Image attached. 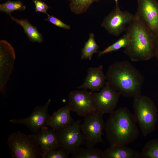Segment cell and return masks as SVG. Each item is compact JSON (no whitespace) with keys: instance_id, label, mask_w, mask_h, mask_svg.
<instances>
[{"instance_id":"obj_1","label":"cell","mask_w":158,"mask_h":158,"mask_svg":"<svg viewBox=\"0 0 158 158\" xmlns=\"http://www.w3.org/2000/svg\"><path fill=\"white\" fill-rule=\"evenodd\" d=\"M106 81L123 96L133 98L141 95L144 78L130 62H115L109 66Z\"/></svg>"},{"instance_id":"obj_2","label":"cell","mask_w":158,"mask_h":158,"mask_svg":"<svg viewBox=\"0 0 158 158\" xmlns=\"http://www.w3.org/2000/svg\"><path fill=\"white\" fill-rule=\"evenodd\" d=\"M105 123L106 138L110 146L124 145L136 140L139 130L134 114L126 107L114 110Z\"/></svg>"},{"instance_id":"obj_3","label":"cell","mask_w":158,"mask_h":158,"mask_svg":"<svg viewBox=\"0 0 158 158\" xmlns=\"http://www.w3.org/2000/svg\"><path fill=\"white\" fill-rule=\"evenodd\" d=\"M126 32L129 42L123 52L131 61H145L154 57L155 37L135 17Z\"/></svg>"},{"instance_id":"obj_4","label":"cell","mask_w":158,"mask_h":158,"mask_svg":"<svg viewBox=\"0 0 158 158\" xmlns=\"http://www.w3.org/2000/svg\"><path fill=\"white\" fill-rule=\"evenodd\" d=\"M134 116L144 136L154 131L158 119V110L149 97L141 95L133 98Z\"/></svg>"},{"instance_id":"obj_5","label":"cell","mask_w":158,"mask_h":158,"mask_svg":"<svg viewBox=\"0 0 158 158\" xmlns=\"http://www.w3.org/2000/svg\"><path fill=\"white\" fill-rule=\"evenodd\" d=\"M7 143L13 158H42V153L32 134L17 131L9 135Z\"/></svg>"},{"instance_id":"obj_6","label":"cell","mask_w":158,"mask_h":158,"mask_svg":"<svg viewBox=\"0 0 158 158\" xmlns=\"http://www.w3.org/2000/svg\"><path fill=\"white\" fill-rule=\"evenodd\" d=\"M104 114L97 111L84 117V121L80 123V127L87 148H93L98 143L104 142L102 137L105 125Z\"/></svg>"},{"instance_id":"obj_7","label":"cell","mask_w":158,"mask_h":158,"mask_svg":"<svg viewBox=\"0 0 158 158\" xmlns=\"http://www.w3.org/2000/svg\"><path fill=\"white\" fill-rule=\"evenodd\" d=\"M81 121H74L71 125L56 130L60 148L68 154H74L85 145V142L80 128Z\"/></svg>"},{"instance_id":"obj_8","label":"cell","mask_w":158,"mask_h":158,"mask_svg":"<svg viewBox=\"0 0 158 158\" xmlns=\"http://www.w3.org/2000/svg\"><path fill=\"white\" fill-rule=\"evenodd\" d=\"M135 18L155 37L158 35V1L138 0Z\"/></svg>"},{"instance_id":"obj_9","label":"cell","mask_w":158,"mask_h":158,"mask_svg":"<svg viewBox=\"0 0 158 158\" xmlns=\"http://www.w3.org/2000/svg\"><path fill=\"white\" fill-rule=\"evenodd\" d=\"M135 18V15L116 8L104 18L101 25L109 34L117 37L126 31V26Z\"/></svg>"},{"instance_id":"obj_10","label":"cell","mask_w":158,"mask_h":158,"mask_svg":"<svg viewBox=\"0 0 158 158\" xmlns=\"http://www.w3.org/2000/svg\"><path fill=\"white\" fill-rule=\"evenodd\" d=\"M92 93L85 89L71 91L69 94L67 104L71 111L83 117L88 114L96 112Z\"/></svg>"},{"instance_id":"obj_11","label":"cell","mask_w":158,"mask_h":158,"mask_svg":"<svg viewBox=\"0 0 158 158\" xmlns=\"http://www.w3.org/2000/svg\"><path fill=\"white\" fill-rule=\"evenodd\" d=\"M120 95L106 81L99 91L93 92V101L97 111L104 114L112 113L117 106Z\"/></svg>"},{"instance_id":"obj_12","label":"cell","mask_w":158,"mask_h":158,"mask_svg":"<svg viewBox=\"0 0 158 158\" xmlns=\"http://www.w3.org/2000/svg\"><path fill=\"white\" fill-rule=\"evenodd\" d=\"M16 58L14 49L9 43L0 41V91L4 93L6 85L13 67Z\"/></svg>"},{"instance_id":"obj_13","label":"cell","mask_w":158,"mask_h":158,"mask_svg":"<svg viewBox=\"0 0 158 158\" xmlns=\"http://www.w3.org/2000/svg\"><path fill=\"white\" fill-rule=\"evenodd\" d=\"M51 100L49 99L44 105L34 108L30 115L20 119H12L10 122L14 124L23 125L31 131L36 133L45 126L48 117V109Z\"/></svg>"},{"instance_id":"obj_14","label":"cell","mask_w":158,"mask_h":158,"mask_svg":"<svg viewBox=\"0 0 158 158\" xmlns=\"http://www.w3.org/2000/svg\"><path fill=\"white\" fill-rule=\"evenodd\" d=\"M43 153L60 148L56 131L45 126L37 132L32 134Z\"/></svg>"},{"instance_id":"obj_15","label":"cell","mask_w":158,"mask_h":158,"mask_svg":"<svg viewBox=\"0 0 158 158\" xmlns=\"http://www.w3.org/2000/svg\"><path fill=\"white\" fill-rule=\"evenodd\" d=\"M106 81L105 74L103 71V66L90 67L83 83L78 86L79 89L89 90L92 92L99 91L103 87Z\"/></svg>"},{"instance_id":"obj_16","label":"cell","mask_w":158,"mask_h":158,"mask_svg":"<svg viewBox=\"0 0 158 158\" xmlns=\"http://www.w3.org/2000/svg\"><path fill=\"white\" fill-rule=\"evenodd\" d=\"M71 111L68 104L60 108L49 116L45 126L56 131L71 125L74 121L71 116Z\"/></svg>"},{"instance_id":"obj_17","label":"cell","mask_w":158,"mask_h":158,"mask_svg":"<svg viewBox=\"0 0 158 158\" xmlns=\"http://www.w3.org/2000/svg\"><path fill=\"white\" fill-rule=\"evenodd\" d=\"M104 158H140V154L124 145L110 146L103 151Z\"/></svg>"},{"instance_id":"obj_18","label":"cell","mask_w":158,"mask_h":158,"mask_svg":"<svg viewBox=\"0 0 158 158\" xmlns=\"http://www.w3.org/2000/svg\"><path fill=\"white\" fill-rule=\"evenodd\" d=\"M11 20L23 28L25 33L27 35L30 41L39 43L43 41V36L37 28L32 25L27 19H19L9 15Z\"/></svg>"},{"instance_id":"obj_19","label":"cell","mask_w":158,"mask_h":158,"mask_svg":"<svg viewBox=\"0 0 158 158\" xmlns=\"http://www.w3.org/2000/svg\"><path fill=\"white\" fill-rule=\"evenodd\" d=\"M99 48L95 39L94 34L90 33L88 40L85 42L81 50V59H88L91 60L93 54L99 52L97 51Z\"/></svg>"},{"instance_id":"obj_20","label":"cell","mask_w":158,"mask_h":158,"mask_svg":"<svg viewBox=\"0 0 158 158\" xmlns=\"http://www.w3.org/2000/svg\"><path fill=\"white\" fill-rule=\"evenodd\" d=\"M72 158H104L103 151L98 148H80L74 154Z\"/></svg>"},{"instance_id":"obj_21","label":"cell","mask_w":158,"mask_h":158,"mask_svg":"<svg viewBox=\"0 0 158 158\" xmlns=\"http://www.w3.org/2000/svg\"><path fill=\"white\" fill-rule=\"evenodd\" d=\"M140 158H158V139L150 140L145 144Z\"/></svg>"},{"instance_id":"obj_22","label":"cell","mask_w":158,"mask_h":158,"mask_svg":"<svg viewBox=\"0 0 158 158\" xmlns=\"http://www.w3.org/2000/svg\"><path fill=\"white\" fill-rule=\"evenodd\" d=\"M98 0H70L69 7L71 11L76 14L85 12L90 6Z\"/></svg>"},{"instance_id":"obj_23","label":"cell","mask_w":158,"mask_h":158,"mask_svg":"<svg viewBox=\"0 0 158 158\" xmlns=\"http://www.w3.org/2000/svg\"><path fill=\"white\" fill-rule=\"evenodd\" d=\"M25 8L26 7L20 0L13 1L8 0L0 4V11L9 15L16 11H24Z\"/></svg>"},{"instance_id":"obj_24","label":"cell","mask_w":158,"mask_h":158,"mask_svg":"<svg viewBox=\"0 0 158 158\" xmlns=\"http://www.w3.org/2000/svg\"><path fill=\"white\" fill-rule=\"evenodd\" d=\"M129 42L128 37L125 34L118 40L108 47L104 50L102 51H99L98 56H100L105 54L117 51L122 48H125L128 46Z\"/></svg>"},{"instance_id":"obj_25","label":"cell","mask_w":158,"mask_h":158,"mask_svg":"<svg viewBox=\"0 0 158 158\" xmlns=\"http://www.w3.org/2000/svg\"><path fill=\"white\" fill-rule=\"evenodd\" d=\"M69 154L61 148L53 150L42 153V158H67Z\"/></svg>"},{"instance_id":"obj_26","label":"cell","mask_w":158,"mask_h":158,"mask_svg":"<svg viewBox=\"0 0 158 158\" xmlns=\"http://www.w3.org/2000/svg\"><path fill=\"white\" fill-rule=\"evenodd\" d=\"M47 18L45 19L46 21H48L58 27L66 30H70L71 27L70 25L65 24L60 19L46 13Z\"/></svg>"},{"instance_id":"obj_27","label":"cell","mask_w":158,"mask_h":158,"mask_svg":"<svg viewBox=\"0 0 158 158\" xmlns=\"http://www.w3.org/2000/svg\"><path fill=\"white\" fill-rule=\"evenodd\" d=\"M33 1L35 5V9L36 12L47 13L49 7L47 4L40 0H33Z\"/></svg>"},{"instance_id":"obj_28","label":"cell","mask_w":158,"mask_h":158,"mask_svg":"<svg viewBox=\"0 0 158 158\" xmlns=\"http://www.w3.org/2000/svg\"><path fill=\"white\" fill-rule=\"evenodd\" d=\"M154 57H155L158 60V35L155 37Z\"/></svg>"},{"instance_id":"obj_29","label":"cell","mask_w":158,"mask_h":158,"mask_svg":"<svg viewBox=\"0 0 158 158\" xmlns=\"http://www.w3.org/2000/svg\"><path fill=\"white\" fill-rule=\"evenodd\" d=\"M116 5V8H119V6L118 5V0H114Z\"/></svg>"},{"instance_id":"obj_30","label":"cell","mask_w":158,"mask_h":158,"mask_svg":"<svg viewBox=\"0 0 158 158\" xmlns=\"http://www.w3.org/2000/svg\"><path fill=\"white\" fill-rule=\"evenodd\" d=\"M157 1H158V0H157Z\"/></svg>"}]
</instances>
